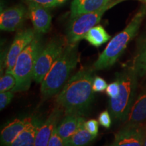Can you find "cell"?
<instances>
[{
  "label": "cell",
  "instance_id": "6da1fadb",
  "mask_svg": "<svg viewBox=\"0 0 146 146\" xmlns=\"http://www.w3.org/2000/svg\"><path fill=\"white\" fill-rule=\"evenodd\" d=\"M94 68H82L69 78L58 95L57 101L66 114L83 116L94 99Z\"/></svg>",
  "mask_w": 146,
  "mask_h": 146
},
{
  "label": "cell",
  "instance_id": "7a4b0ae2",
  "mask_svg": "<svg viewBox=\"0 0 146 146\" xmlns=\"http://www.w3.org/2000/svg\"><path fill=\"white\" fill-rule=\"evenodd\" d=\"M78 59V43H68L41 82V92L43 98L47 99L59 94L77 65Z\"/></svg>",
  "mask_w": 146,
  "mask_h": 146
},
{
  "label": "cell",
  "instance_id": "3957f363",
  "mask_svg": "<svg viewBox=\"0 0 146 146\" xmlns=\"http://www.w3.org/2000/svg\"><path fill=\"white\" fill-rule=\"evenodd\" d=\"M146 17V4L142 5L123 31L114 36L94 64L96 70L112 66L117 62L127 47L137 33L142 22Z\"/></svg>",
  "mask_w": 146,
  "mask_h": 146
},
{
  "label": "cell",
  "instance_id": "277c9868",
  "mask_svg": "<svg viewBox=\"0 0 146 146\" xmlns=\"http://www.w3.org/2000/svg\"><path fill=\"white\" fill-rule=\"evenodd\" d=\"M138 74L133 67L116 74V81L119 85V94L110 99L109 109L116 121L125 122L135 102Z\"/></svg>",
  "mask_w": 146,
  "mask_h": 146
},
{
  "label": "cell",
  "instance_id": "5b68a950",
  "mask_svg": "<svg viewBox=\"0 0 146 146\" xmlns=\"http://www.w3.org/2000/svg\"><path fill=\"white\" fill-rule=\"evenodd\" d=\"M40 34L36 33L31 43L18 56L12 71L16 85L12 92L28 90L33 80L34 68L38 55L43 46Z\"/></svg>",
  "mask_w": 146,
  "mask_h": 146
},
{
  "label": "cell",
  "instance_id": "8992f818",
  "mask_svg": "<svg viewBox=\"0 0 146 146\" xmlns=\"http://www.w3.org/2000/svg\"><path fill=\"white\" fill-rule=\"evenodd\" d=\"M116 5L118 4L116 0H114L99 10L83 14L71 18L66 33V41L68 43H78V41L83 39L87 33L100 23L104 14L109 9Z\"/></svg>",
  "mask_w": 146,
  "mask_h": 146
},
{
  "label": "cell",
  "instance_id": "52a82bcc",
  "mask_svg": "<svg viewBox=\"0 0 146 146\" xmlns=\"http://www.w3.org/2000/svg\"><path fill=\"white\" fill-rule=\"evenodd\" d=\"M67 44L68 41L66 42L64 39L56 36L50 40L46 45H43L38 55L34 68L33 80L36 83H41Z\"/></svg>",
  "mask_w": 146,
  "mask_h": 146
},
{
  "label": "cell",
  "instance_id": "ba28073f",
  "mask_svg": "<svg viewBox=\"0 0 146 146\" xmlns=\"http://www.w3.org/2000/svg\"><path fill=\"white\" fill-rule=\"evenodd\" d=\"M36 34L34 29L31 28L23 29L16 33L5 58V72H12L18 56L31 43Z\"/></svg>",
  "mask_w": 146,
  "mask_h": 146
},
{
  "label": "cell",
  "instance_id": "9c48e42d",
  "mask_svg": "<svg viewBox=\"0 0 146 146\" xmlns=\"http://www.w3.org/2000/svg\"><path fill=\"white\" fill-rule=\"evenodd\" d=\"M146 137V121L138 125H125L116 135L112 146H143Z\"/></svg>",
  "mask_w": 146,
  "mask_h": 146
},
{
  "label": "cell",
  "instance_id": "30bf717a",
  "mask_svg": "<svg viewBox=\"0 0 146 146\" xmlns=\"http://www.w3.org/2000/svg\"><path fill=\"white\" fill-rule=\"evenodd\" d=\"M29 16L28 8L23 5L9 7L1 12L0 29L1 31L13 32L23 25Z\"/></svg>",
  "mask_w": 146,
  "mask_h": 146
},
{
  "label": "cell",
  "instance_id": "8fae6325",
  "mask_svg": "<svg viewBox=\"0 0 146 146\" xmlns=\"http://www.w3.org/2000/svg\"><path fill=\"white\" fill-rule=\"evenodd\" d=\"M27 8L35 32L40 35L47 33L50 29L52 20L49 8L32 1H28Z\"/></svg>",
  "mask_w": 146,
  "mask_h": 146
},
{
  "label": "cell",
  "instance_id": "7c38bea8",
  "mask_svg": "<svg viewBox=\"0 0 146 146\" xmlns=\"http://www.w3.org/2000/svg\"><path fill=\"white\" fill-rule=\"evenodd\" d=\"M64 110L57 105L46 120L38 129L35 140V146H47L53 133L58 126Z\"/></svg>",
  "mask_w": 146,
  "mask_h": 146
},
{
  "label": "cell",
  "instance_id": "4fadbf2b",
  "mask_svg": "<svg viewBox=\"0 0 146 146\" xmlns=\"http://www.w3.org/2000/svg\"><path fill=\"white\" fill-rule=\"evenodd\" d=\"M33 117L16 118L9 123L1 131V143L3 146H9L31 122Z\"/></svg>",
  "mask_w": 146,
  "mask_h": 146
},
{
  "label": "cell",
  "instance_id": "5bb4252c",
  "mask_svg": "<svg viewBox=\"0 0 146 146\" xmlns=\"http://www.w3.org/2000/svg\"><path fill=\"white\" fill-rule=\"evenodd\" d=\"M85 123V118L83 116L66 115L56 129L61 137L65 140H69L78 129L83 127Z\"/></svg>",
  "mask_w": 146,
  "mask_h": 146
},
{
  "label": "cell",
  "instance_id": "9a60e30c",
  "mask_svg": "<svg viewBox=\"0 0 146 146\" xmlns=\"http://www.w3.org/2000/svg\"><path fill=\"white\" fill-rule=\"evenodd\" d=\"M112 1L114 0H73L70 6V19L99 10Z\"/></svg>",
  "mask_w": 146,
  "mask_h": 146
},
{
  "label": "cell",
  "instance_id": "2e32d148",
  "mask_svg": "<svg viewBox=\"0 0 146 146\" xmlns=\"http://www.w3.org/2000/svg\"><path fill=\"white\" fill-rule=\"evenodd\" d=\"M43 124L41 120L36 117L32 118L26 129L16 137L9 146H35L36 134Z\"/></svg>",
  "mask_w": 146,
  "mask_h": 146
},
{
  "label": "cell",
  "instance_id": "e0dca14e",
  "mask_svg": "<svg viewBox=\"0 0 146 146\" xmlns=\"http://www.w3.org/2000/svg\"><path fill=\"white\" fill-rule=\"evenodd\" d=\"M146 121V91L141 93L132 106L125 125H138Z\"/></svg>",
  "mask_w": 146,
  "mask_h": 146
},
{
  "label": "cell",
  "instance_id": "ac0fdd59",
  "mask_svg": "<svg viewBox=\"0 0 146 146\" xmlns=\"http://www.w3.org/2000/svg\"><path fill=\"white\" fill-rule=\"evenodd\" d=\"M111 36L102 25H96L91 29L84 39L94 47H100L110 39Z\"/></svg>",
  "mask_w": 146,
  "mask_h": 146
},
{
  "label": "cell",
  "instance_id": "d6986e66",
  "mask_svg": "<svg viewBox=\"0 0 146 146\" xmlns=\"http://www.w3.org/2000/svg\"><path fill=\"white\" fill-rule=\"evenodd\" d=\"M97 135L91 134L85 128V126L79 129L68 140L70 146H86L90 143Z\"/></svg>",
  "mask_w": 146,
  "mask_h": 146
},
{
  "label": "cell",
  "instance_id": "ffe728a7",
  "mask_svg": "<svg viewBox=\"0 0 146 146\" xmlns=\"http://www.w3.org/2000/svg\"><path fill=\"white\" fill-rule=\"evenodd\" d=\"M132 67L136 70L138 75L142 76L146 73V41L141 45L135 58Z\"/></svg>",
  "mask_w": 146,
  "mask_h": 146
},
{
  "label": "cell",
  "instance_id": "44dd1931",
  "mask_svg": "<svg viewBox=\"0 0 146 146\" xmlns=\"http://www.w3.org/2000/svg\"><path fill=\"white\" fill-rule=\"evenodd\" d=\"M16 85V79L12 72H5L0 80V92L12 91Z\"/></svg>",
  "mask_w": 146,
  "mask_h": 146
},
{
  "label": "cell",
  "instance_id": "7402d4cb",
  "mask_svg": "<svg viewBox=\"0 0 146 146\" xmlns=\"http://www.w3.org/2000/svg\"><path fill=\"white\" fill-rule=\"evenodd\" d=\"M47 146H70V145H69L68 140H65L61 137L56 129H55Z\"/></svg>",
  "mask_w": 146,
  "mask_h": 146
},
{
  "label": "cell",
  "instance_id": "603a6c76",
  "mask_svg": "<svg viewBox=\"0 0 146 146\" xmlns=\"http://www.w3.org/2000/svg\"><path fill=\"white\" fill-rule=\"evenodd\" d=\"M27 1L36 3L50 9L64 4L67 0H27Z\"/></svg>",
  "mask_w": 146,
  "mask_h": 146
},
{
  "label": "cell",
  "instance_id": "cb8c5ba5",
  "mask_svg": "<svg viewBox=\"0 0 146 146\" xmlns=\"http://www.w3.org/2000/svg\"><path fill=\"white\" fill-rule=\"evenodd\" d=\"M14 98V92L12 91L1 92L0 94V110H3L7 106L9 105Z\"/></svg>",
  "mask_w": 146,
  "mask_h": 146
},
{
  "label": "cell",
  "instance_id": "d4e9b609",
  "mask_svg": "<svg viewBox=\"0 0 146 146\" xmlns=\"http://www.w3.org/2000/svg\"><path fill=\"white\" fill-rule=\"evenodd\" d=\"M108 87L106 81L100 76H95L93 81V90L94 92H102Z\"/></svg>",
  "mask_w": 146,
  "mask_h": 146
},
{
  "label": "cell",
  "instance_id": "484cf974",
  "mask_svg": "<svg viewBox=\"0 0 146 146\" xmlns=\"http://www.w3.org/2000/svg\"><path fill=\"white\" fill-rule=\"evenodd\" d=\"M98 122L102 127L109 129L112 125V118L110 113L108 111L102 112L98 117Z\"/></svg>",
  "mask_w": 146,
  "mask_h": 146
},
{
  "label": "cell",
  "instance_id": "4316f807",
  "mask_svg": "<svg viewBox=\"0 0 146 146\" xmlns=\"http://www.w3.org/2000/svg\"><path fill=\"white\" fill-rule=\"evenodd\" d=\"M106 91L107 95L110 98V99H114L116 97H117L119 94V85H118V81L116 80L114 82L108 85Z\"/></svg>",
  "mask_w": 146,
  "mask_h": 146
},
{
  "label": "cell",
  "instance_id": "83f0119b",
  "mask_svg": "<svg viewBox=\"0 0 146 146\" xmlns=\"http://www.w3.org/2000/svg\"><path fill=\"white\" fill-rule=\"evenodd\" d=\"M85 128L91 134L97 135L98 133V128H99V124L97 120L91 119L87 120L85 123Z\"/></svg>",
  "mask_w": 146,
  "mask_h": 146
},
{
  "label": "cell",
  "instance_id": "f1b7e54d",
  "mask_svg": "<svg viewBox=\"0 0 146 146\" xmlns=\"http://www.w3.org/2000/svg\"><path fill=\"white\" fill-rule=\"evenodd\" d=\"M129 1V0H116V3H117V4H118V3L123 2V1ZM135 1H141V2H142L143 3H144V4H146V0H135Z\"/></svg>",
  "mask_w": 146,
  "mask_h": 146
},
{
  "label": "cell",
  "instance_id": "f546056e",
  "mask_svg": "<svg viewBox=\"0 0 146 146\" xmlns=\"http://www.w3.org/2000/svg\"><path fill=\"white\" fill-rule=\"evenodd\" d=\"M143 146H146V137L145 139V141H144V143H143Z\"/></svg>",
  "mask_w": 146,
  "mask_h": 146
},
{
  "label": "cell",
  "instance_id": "4dcf8cb0",
  "mask_svg": "<svg viewBox=\"0 0 146 146\" xmlns=\"http://www.w3.org/2000/svg\"><path fill=\"white\" fill-rule=\"evenodd\" d=\"M108 146H112V145H108Z\"/></svg>",
  "mask_w": 146,
  "mask_h": 146
},
{
  "label": "cell",
  "instance_id": "1f68e13d",
  "mask_svg": "<svg viewBox=\"0 0 146 146\" xmlns=\"http://www.w3.org/2000/svg\"></svg>",
  "mask_w": 146,
  "mask_h": 146
}]
</instances>
